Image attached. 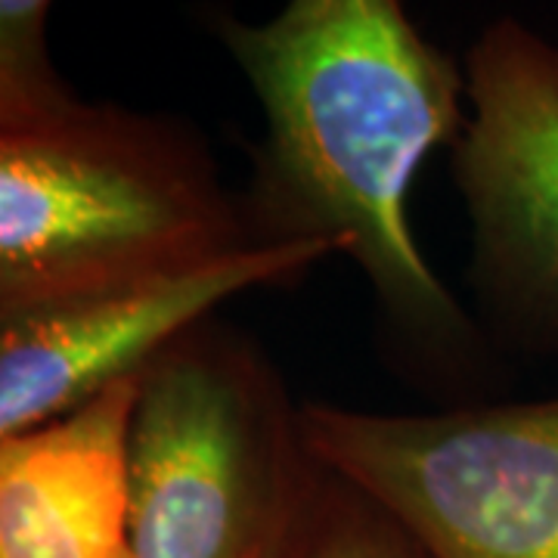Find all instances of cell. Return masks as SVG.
<instances>
[{
  "mask_svg": "<svg viewBox=\"0 0 558 558\" xmlns=\"http://www.w3.org/2000/svg\"><path fill=\"white\" fill-rule=\"evenodd\" d=\"M289 558H425V553L379 506L323 469Z\"/></svg>",
  "mask_w": 558,
  "mask_h": 558,
  "instance_id": "9c48e42d",
  "label": "cell"
},
{
  "mask_svg": "<svg viewBox=\"0 0 558 558\" xmlns=\"http://www.w3.org/2000/svg\"><path fill=\"white\" fill-rule=\"evenodd\" d=\"M462 72L453 178L472 279L521 341L558 348V44L502 16L472 40Z\"/></svg>",
  "mask_w": 558,
  "mask_h": 558,
  "instance_id": "5b68a950",
  "label": "cell"
},
{
  "mask_svg": "<svg viewBox=\"0 0 558 558\" xmlns=\"http://www.w3.org/2000/svg\"><path fill=\"white\" fill-rule=\"evenodd\" d=\"M264 112L242 199L252 240L317 242L351 258L403 339L469 354L475 329L418 248L410 190L469 119L465 72L398 0H292L264 22H220Z\"/></svg>",
  "mask_w": 558,
  "mask_h": 558,
  "instance_id": "6da1fadb",
  "label": "cell"
},
{
  "mask_svg": "<svg viewBox=\"0 0 558 558\" xmlns=\"http://www.w3.org/2000/svg\"><path fill=\"white\" fill-rule=\"evenodd\" d=\"M319 465L425 558H558V398L369 413L304 403Z\"/></svg>",
  "mask_w": 558,
  "mask_h": 558,
  "instance_id": "277c9868",
  "label": "cell"
},
{
  "mask_svg": "<svg viewBox=\"0 0 558 558\" xmlns=\"http://www.w3.org/2000/svg\"><path fill=\"white\" fill-rule=\"evenodd\" d=\"M301 407L248 336L208 317L140 376L131 556L289 558L317 487Z\"/></svg>",
  "mask_w": 558,
  "mask_h": 558,
  "instance_id": "3957f363",
  "label": "cell"
},
{
  "mask_svg": "<svg viewBox=\"0 0 558 558\" xmlns=\"http://www.w3.org/2000/svg\"><path fill=\"white\" fill-rule=\"evenodd\" d=\"M50 3L44 0H0V124H44L75 116L87 102L50 57Z\"/></svg>",
  "mask_w": 558,
  "mask_h": 558,
  "instance_id": "ba28073f",
  "label": "cell"
},
{
  "mask_svg": "<svg viewBox=\"0 0 558 558\" xmlns=\"http://www.w3.org/2000/svg\"><path fill=\"white\" fill-rule=\"evenodd\" d=\"M248 245L267 242L178 121L87 102L0 124V311L140 289Z\"/></svg>",
  "mask_w": 558,
  "mask_h": 558,
  "instance_id": "7a4b0ae2",
  "label": "cell"
},
{
  "mask_svg": "<svg viewBox=\"0 0 558 558\" xmlns=\"http://www.w3.org/2000/svg\"><path fill=\"white\" fill-rule=\"evenodd\" d=\"M336 248L248 245L140 289L0 311V440L75 413L112 381L143 373L186 329L245 295L299 279Z\"/></svg>",
  "mask_w": 558,
  "mask_h": 558,
  "instance_id": "8992f818",
  "label": "cell"
},
{
  "mask_svg": "<svg viewBox=\"0 0 558 558\" xmlns=\"http://www.w3.org/2000/svg\"><path fill=\"white\" fill-rule=\"evenodd\" d=\"M140 376L0 440V558H134L128 438Z\"/></svg>",
  "mask_w": 558,
  "mask_h": 558,
  "instance_id": "52a82bcc",
  "label": "cell"
}]
</instances>
